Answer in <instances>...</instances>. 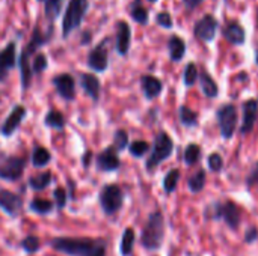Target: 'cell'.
I'll use <instances>...</instances> for the list:
<instances>
[{"instance_id": "1", "label": "cell", "mask_w": 258, "mask_h": 256, "mask_svg": "<svg viewBox=\"0 0 258 256\" xmlns=\"http://www.w3.org/2000/svg\"><path fill=\"white\" fill-rule=\"evenodd\" d=\"M165 238V219L160 211H154L150 214L145 226L142 228L141 234V244L147 250H157L160 249Z\"/></svg>"}, {"instance_id": "2", "label": "cell", "mask_w": 258, "mask_h": 256, "mask_svg": "<svg viewBox=\"0 0 258 256\" xmlns=\"http://www.w3.org/2000/svg\"><path fill=\"white\" fill-rule=\"evenodd\" d=\"M48 41L47 35H42L39 27L33 29V35L30 42L27 44V47L23 50L21 56H20V71H21V84L23 89H27L30 86L32 81V66H30V54L42 44H45Z\"/></svg>"}, {"instance_id": "3", "label": "cell", "mask_w": 258, "mask_h": 256, "mask_svg": "<svg viewBox=\"0 0 258 256\" xmlns=\"http://www.w3.org/2000/svg\"><path fill=\"white\" fill-rule=\"evenodd\" d=\"M206 216L213 220H224L231 229H237L240 226V220H242L240 208L231 201L216 202V204L210 205L206 211Z\"/></svg>"}, {"instance_id": "4", "label": "cell", "mask_w": 258, "mask_h": 256, "mask_svg": "<svg viewBox=\"0 0 258 256\" xmlns=\"http://www.w3.org/2000/svg\"><path fill=\"white\" fill-rule=\"evenodd\" d=\"M98 240H91V238H65V237H57L51 240V246L54 250L65 253L70 256H83L88 253Z\"/></svg>"}, {"instance_id": "5", "label": "cell", "mask_w": 258, "mask_h": 256, "mask_svg": "<svg viewBox=\"0 0 258 256\" xmlns=\"http://www.w3.org/2000/svg\"><path fill=\"white\" fill-rule=\"evenodd\" d=\"M88 11V0H70L63 20H62V35L68 38V35L76 30L80 24Z\"/></svg>"}, {"instance_id": "6", "label": "cell", "mask_w": 258, "mask_h": 256, "mask_svg": "<svg viewBox=\"0 0 258 256\" xmlns=\"http://www.w3.org/2000/svg\"><path fill=\"white\" fill-rule=\"evenodd\" d=\"M174 151V142L172 139L166 134V133H159L156 140H154V146L151 151L150 158L147 160V169L153 170L156 169L162 161H165L166 158L171 157Z\"/></svg>"}, {"instance_id": "7", "label": "cell", "mask_w": 258, "mask_h": 256, "mask_svg": "<svg viewBox=\"0 0 258 256\" xmlns=\"http://www.w3.org/2000/svg\"><path fill=\"white\" fill-rule=\"evenodd\" d=\"M122 190L115 184L104 186L100 192V205L107 216H113L119 211V208L122 207Z\"/></svg>"}, {"instance_id": "8", "label": "cell", "mask_w": 258, "mask_h": 256, "mask_svg": "<svg viewBox=\"0 0 258 256\" xmlns=\"http://www.w3.org/2000/svg\"><path fill=\"white\" fill-rule=\"evenodd\" d=\"M218 121H219V128L221 134L225 139H231L237 125V112L236 107L231 104H225L218 110Z\"/></svg>"}, {"instance_id": "9", "label": "cell", "mask_w": 258, "mask_h": 256, "mask_svg": "<svg viewBox=\"0 0 258 256\" xmlns=\"http://www.w3.org/2000/svg\"><path fill=\"white\" fill-rule=\"evenodd\" d=\"M26 166L23 157H6L0 161V178L5 181H17L21 178Z\"/></svg>"}, {"instance_id": "10", "label": "cell", "mask_w": 258, "mask_h": 256, "mask_svg": "<svg viewBox=\"0 0 258 256\" xmlns=\"http://www.w3.org/2000/svg\"><path fill=\"white\" fill-rule=\"evenodd\" d=\"M218 30V20L213 15H204L195 26V35L198 39L210 42L215 39Z\"/></svg>"}, {"instance_id": "11", "label": "cell", "mask_w": 258, "mask_h": 256, "mask_svg": "<svg viewBox=\"0 0 258 256\" xmlns=\"http://www.w3.org/2000/svg\"><path fill=\"white\" fill-rule=\"evenodd\" d=\"M24 116H26V109L23 106H15L12 109V112L9 113V116L6 118V121L3 122L2 128H0L2 134L5 137H9L20 127V124H21Z\"/></svg>"}, {"instance_id": "12", "label": "cell", "mask_w": 258, "mask_h": 256, "mask_svg": "<svg viewBox=\"0 0 258 256\" xmlns=\"http://www.w3.org/2000/svg\"><path fill=\"white\" fill-rule=\"evenodd\" d=\"M88 65L91 69H94L97 72L106 71V68L109 65V59H107V50L103 47V44H100L94 50H91V53L88 56Z\"/></svg>"}, {"instance_id": "13", "label": "cell", "mask_w": 258, "mask_h": 256, "mask_svg": "<svg viewBox=\"0 0 258 256\" xmlns=\"http://www.w3.org/2000/svg\"><path fill=\"white\" fill-rule=\"evenodd\" d=\"M119 158L116 154L115 148H106L103 152L98 154L97 157V167L104 172H112L119 167Z\"/></svg>"}, {"instance_id": "14", "label": "cell", "mask_w": 258, "mask_h": 256, "mask_svg": "<svg viewBox=\"0 0 258 256\" xmlns=\"http://www.w3.org/2000/svg\"><path fill=\"white\" fill-rule=\"evenodd\" d=\"M53 84L57 91V94L65 100H73L76 94L74 80L70 74H59L53 78Z\"/></svg>"}, {"instance_id": "15", "label": "cell", "mask_w": 258, "mask_h": 256, "mask_svg": "<svg viewBox=\"0 0 258 256\" xmlns=\"http://www.w3.org/2000/svg\"><path fill=\"white\" fill-rule=\"evenodd\" d=\"M0 208L9 216H17L21 210V198L12 192L0 190Z\"/></svg>"}, {"instance_id": "16", "label": "cell", "mask_w": 258, "mask_h": 256, "mask_svg": "<svg viewBox=\"0 0 258 256\" xmlns=\"http://www.w3.org/2000/svg\"><path fill=\"white\" fill-rule=\"evenodd\" d=\"M15 65V44L9 42L0 51V81L8 77V72Z\"/></svg>"}, {"instance_id": "17", "label": "cell", "mask_w": 258, "mask_h": 256, "mask_svg": "<svg viewBox=\"0 0 258 256\" xmlns=\"http://www.w3.org/2000/svg\"><path fill=\"white\" fill-rule=\"evenodd\" d=\"M258 116V103L255 100H249L243 104V122H242V133L248 134L252 131L254 124Z\"/></svg>"}, {"instance_id": "18", "label": "cell", "mask_w": 258, "mask_h": 256, "mask_svg": "<svg viewBox=\"0 0 258 256\" xmlns=\"http://www.w3.org/2000/svg\"><path fill=\"white\" fill-rule=\"evenodd\" d=\"M132 41V30L130 26L125 21L118 23V32H116V51L121 56H125L130 48Z\"/></svg>"}, {"instance_id": "19", "label": "cell", "mask_w": 258, "mask_h": 256, "mask_svg": "<svg viewBox=\"0 0 258 256\" xmlns=\"http://www.w3.org/2000/svg\"><path fill=\"white\" fill-rule=\"evenodd\" d=\"M80 83H82L83 91L94 101H98V97H100V80H98V77L94 75V74H82L80 75Z\"/></svg>"}, {"instance_id": "20", "label": "cell", "mask_w": 258, "mask_h": 256, "mask_svg": "<svg viewBox=\"0 0 258 256\" xmlns=\"http://www.w3.org/2000/svg\"><path fill=\"white\" fill-rule=\"evenodd\" d=\"M141 83H142V89H144V94L148 100H153L156 97H159L162 94V89H163V84L159 78L153 77V75H144L141 78Z\"/></svg>"}, {"instance_id": "21", "label": "cell", "mask_w": 258, "mask_h": 256, "mask_svg": "<svg viewBox=\"0 0 258 256\" xmlns=\"http://www.w3.org/2000/svg\"><path fill=\"white\" fill-rule=\"evenodd\" d=\"M224 36L231 42V44H243L245 42V29L239 24V23H230L225 29H224Z\"/></svg>"}, {"instance_id": "22", "label": "cell", "mask_w": 258, "mask_h": 256, "mask_svg": "<svg viewBox=\"0 0 258 256\" xmlns=\"http://www.w3.org/2000/svg\"><path fill=\"white\" fill-rule=\"evenodd\" d=\"M186 53V44L181 38L178 36H171L169 39V56L172 62H180Z\"/></svg>"}, {"instance_id": "23", "label": "cell", "mask_w": 258, "mask_h": 256, "mask_svg": "<svg viewBox=\"0 0 258 256\" xmlns=\"http://www.w3.org/2000/svg\"><path fill=\"white\" fill-rule=\"evenodd\" d=\"M200 81H201V86H203L204 94H206L209 98L218 97V94H219L218 84H216V81H215L206 71H203V72L200 74Z\"/></svg>"}, {"instance_id": "24", "label": "cell", "mask_w": 258, "mask_h": 256, "mask_svg": "<svg viewBox=\"0 0 258 256\" xmlns=\"http://www.w3.org/2000/svg\"><path fill=\"white\" fill-rule=\"evenodd\" d=\"M135 231L132 228H127L122 234V240H121V255L130 256L133 252V246H135Z\"/></svg>"}, {"instance_id": "25", "label": "cell", "mask_w": 258, "mask_h": 256, "mask_svg": "<svg viewBox=\"0 0 258 256\" xmlns=\"http://www.w3.org/2000/svg\"><path fill=\"white\" fill-rule=\"evenodd\" d=\"M51 183V174L50 172H44V174H39V175H35L29 180V186L36 190V192H41L44 190L45 187H48Z\"/></svg>"}, {"instance_id": "26", "label": "cell", "mask_w": 258, "mask_h": 256, "mask_svg": "<svg viewBox=\"0 0 258 256\" xmlns=\"http://www.w3.org/2000/svg\"><path fill=\"white\" fill-rule=\"evenodd\" d=\"M50 158H51V155H50V152H48L45 148H42V146H36V148L33 149V154H32V163H33V166H35V167H44L45 164H48Z\"/></svg>"}, {"instance_id": "27", "label": "cell", "mask_w": 258, "mask_h": 256, "mask_svg": "<svg viewBox=\"0 0 258 256\" xmlns=\"http://www.w3.org/2000/svg\"><path fill=\"white\" fill-rule=\"evenodd\" d=\"M44 11H45V15L48 20H56L60 9H62V5H63V0H44Z\"/></svg>"}, {"instance_id": "28", "label": "cell", "mask_w": 258, "mask_h": 256, "mask_svg": "<svg viewBox=\"0 0 258 256\" xmlns=\"http://www.w3.org/2000/svg\"><path fill=\"white\" fill-rule=\"evenodd\" d=\"M44 122H45L47 127H51V128H56V130H62L63 125H65V118H63V115L60 112L51 110V112L47 113Z\"/></svg>"}, {"instance_id": "29", "label": "cell", "mask_w": 258, "mask_h": 256, "mask_svg": "<svg viewBox=\"0 0 258 256\" xmlns=\"http://www.w3.org/2000/svg\"><path fill=\"white\" fill-rule=\"evenodd\" d=\"M178 180H180V170L178 169H172L166 174L165 180H163V189L165 192L169 195L172 193L175 189H177V184H178Z\"/></svg>"}, {"instance_id": "30", "label": "cell", "mask_w": 258, "mask_h": 256, "mask_svg": "<svg viewBox=\"0 0 258 256\" xmlns=\"http://www.w3.org/2000/svg\"><path fill=\"white\" fill-rule=\"evenodd\" d=\"M187 184H189V189H190L192 193H200L206 186V172L200 169L194 177L189 178Z\"/></svg>"}, {"instance_id": "31", "label": "cell", "mask_w": 258, "mask_h": 256, "mask_svg": "<svg viewBox=\"0 0 258 256\" xmlns=\"http://www.w3.org/2000/svg\"><path fill=\"white\" fill-rule=\"evenodd\" d=\"M130 15H132V18H133L136 23H139V24H147V23H148V12H147V9L139 3V0H136L135 5L132 6Z\"/></svg>"}, {"instance_id": "32", "label": "cell", "mask_w": 258, "mask_h": 256, "mask_svg": "<svg viewBox=\"0 0 258 256\" xmlns=\"http://www.w3.org/2000/svg\"><path fill=\"white\" fill-rule=\"evenodd\" d=\"M200 157H201V148L197 143L187 145V148L184 151V161H186V164H189V166L195 164L200 160Z\"/></svg>"}, {"instance_id": "33", "label": "cell", "mask_w": 258, "mask_h": 256, "mask_svg": "<svg viewBox=\"0 0 258 256\" xmlns=\"http://www.w3.org/2000/svg\"><path fill=\"white\" fill-rule=\"evenodd\" d=\"M30 210L38 214H47L53 210V202L47 199H33L30 202Z\"/></svg>"}, {"instance_id": "34", "label": "cell", "mask_w": 258, "mask_h": 256, "mask_svg": "<svg viewBox=\"0 0 258 256\" xmlns=\"http://www.w3.org/2000/svg\"><path fill=\"white\" fill-rule=\"evenodd\" d=\"M180 119H181V122H183L184 125H187V127H194V125H197L198 115H197L194 110H190L189 107L181 106V107H180Z\"/></svg>"}, {"instance_id": "35", "label": "cell", "mask_w": 258, "mask_h": 256, "mask_svg": "<svg viewBox=\"0 0 258 256\" xmlns=\"http://www.w3.org/2000/svg\"><path fill=\"white\" fill-rule=\"evenodd\" d=\"M148 149H150V145L145 140H136L130 145V154L133 157H138V158L144 157L148 152Z\"/></svg>"}, {"instance_id": "36", "label": "cell", "mask_w": 258, "mask_h": 256, "mask_svg": "<svg viewBox=\"0 0 258 256\" xmlns=\"http://www.w3.org/2000/svg\"><path fill=\"white\" fill-rule=\"evenodd\" d=\"M198 78V69L195 63H189L184 68V84L186 86H194Z\"/></svg>"}, {"instance_id": "37", "label": "cell", "mask_w": 258, "mask_h": 256, "mask_svg": "<svg viewBox=\"0 0 258 256\" xmlns=\"http://www.w3.org/2000/svg\"><path fill=\"white\" fill-rule=\"evenodd\" d=\"M39 240H38V237H35V235H29V237H26L23 241H21V247L27 252V253H35L38 249H39Z\"/></svg>"}, {"instance_id": "38", "label": "cell", "mask_w": 258, "mask_h": 256, "mask_svg": "<svg viewBox=\"0 0 258 256\" xmlns=\"http://www.w3.org/2000/svg\"><path fill=\"white\" fill-rule=\"evenodd\" d=\"M45 68H47V59H45V56L42 53L35 54V57L32 60V71L35 74H38V72H42Z\"/></svg>"}, {"instance_id": "39", "label": "cell", "mask_w": 258, "mask_h": 256, "mask_svg": "<svg viewBox=\"0 0 258 256\" xmlns=\"http://www.w3.org/2000/svg\"><path fill=\"white\" fill-rule=\"evenodd\" d=\"M113 140H115V148L118 151H122V149H125V146L128 143V136H127V133L124 130H118L115 133V139Z\"/></svg>"}, {"instance_id": "40", "label": "cell", "mask_w": 258, "mask_h": 256, "mask_svg": "<svg viewBox=\"0 0 258 256\" xmlns=\"http://www.w3.org/2000/svg\"><path fill=\"white\" fill-rule=\"evenodd\" d=\"M222 166H224V161L219 154H212L209 157V167L212 172H219L222 169Z\"/></svg>"}, {"instance_id": "41", "label": "cell", "mask_w": 258, "mask_h": 256, "mask_svg": "<svg viewBox=\"0 0 258 256\" xmlns=\"http://www.w3.org/2000/svg\"><path fill=\"white\" fill-rule=\"evenodd\" d=\"M83 256H106V241L104 240H98L97 244Z\"/></svg>"}, {"instance_id": "42", "label": "cell", "mask_w": 258, "mask_h": 256, "mask_svg": "<svg viewBox=\"0 0 258 256\" xmlns=\"http://www.w3.org/2000/svg\"><path fill=\"white\" fill-rule=\"evenodd\" d=\"M53 196H54V201H56V207H57L59 210L63 208L65 204H67V193H65V190L59 187V189L54 190Z\"/></svg>"}, {"instance_id": "43", "label": "cell", "mask_w": 258, "mask_h": 256, "mask_svg": "<svg viewBox=\"0 0 258 256\" xmlns=\"http://www.w3.org/2000/svg\"><path fill=\"white\" fill-rule=\"evenodd\" d=\"M157 23H159V26L166 27V29L172 27V18H171V15L168 12H160L157 15Z\"/></svg>"}, {"instance_id": "44", "label": "cell", "mask_w": 258, "mask_h": 256, "mask_svg": "<svg viewBox=\"0 0 258 256\" xmlns=\"http://www.w3.org/2000/svg\"><path fill=\"white\" fill-rule=\"evenodd\" d=\"M255 184H258V163H255V166L252 167V170L249 172V175L246 178V186L248 187H254Z\"/></svg>"}, {"instance_id": "45", "label": "cell", "mask_w": 258, "mask_h": 256, "mask_svg": "<svg viewBox=\"0 0 258 256\" xmlns=\"http://www.w3.org/2000/svg\"><path fill=\"white\" fill-rule=\"evenodd\" d=\"M258 238V229L257 228H251L248 232H246V241L248 243H254Z\"/></svg>"}, {"instance_id": "46", "label": "cell", "mask_w": 258, "mask_h": 256, "mask_svg": "<svg viewBox=\"0 0 258 256\" xmlns=\"http://www.w3.org/2000/svg\"><path fill=\"white\" fill-rule=\"evenodd\" d=\"M201 2H203V0H184V5H186V8H189V9H195Z\"/></svg>"}, {"instance_id": "47", "label": "cell", "mask_w": 258, "mask_h": 256, "mask_svg": "<svg viewBox=\"0 0 258 256\" xmlns=\"http://www.w3.org/2000/svg\"><path fill=\"white\" fill-rule=\"evenodd\" d=\"M91 158H92V152H91V151H88V152H86V155H83V166H85V167H88V166H89Z\"/></svg>"}, {"instance_id": "48", "label": "cell", "mask_w": 258, "mask_h": 256, "mask_svg": "<svg viewBox=\"0 0 258 256\" xmlns=\"http://www.w3.org/2000/svg\"><path fill=\"white\" fill-rule=\"evenodd\" d=\"M148 2H151V3H154V2H157V0H148Z\"/></svg>"}, {"instance_id": "49", "label": "cell", "mask_w": 258, "mask_h": 256, "mask_svg": "<svg viewBox=\"0 0 258 256\" xmlns=\"http://www.w3.org/2000/svg\"><path fill=\"white\" fill-rule=\"evenodd\" d=\"M39 2H44V0H39Z\"/></svg>"}]
</instances>
